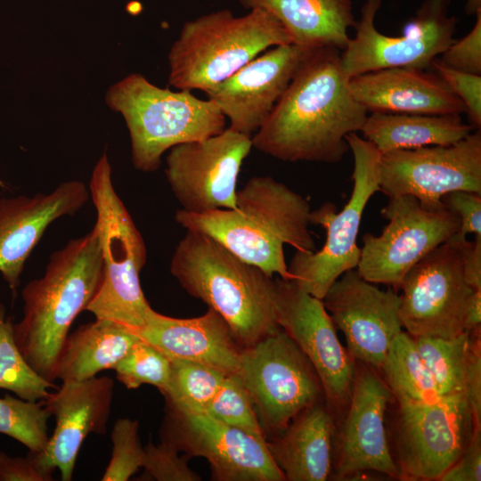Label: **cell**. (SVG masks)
<instances>
[{
  "label": "cell",
  "instance_id": "cell-1",
  "mask_svg": "<svg viewBox=\"0 0 481 481\" xmlns=\"http://www.w3.org/2000/svg\"><path fill=\"white\" fill-rule=\"evenodd\" d=\"M347 83L340 51L314 49L251 137L252 146L282 161L339 162L349 151L346 136L361 131L368 115Z\"/></svg>",
  "mask_w": 481,
  "mask_h": 481
},
{
  "label": "cell",
  "instance_id": "cell-2",
  "mask_svg": "<svg viewBox=\"0 0 481 481\" xmlns=\"http://www.w3.org/2000/svg\"><path fill=\"white\" fill-rule=\"evenodd\" d=\"M310 214V204L302 195L271 176H254L237 192L235 208L204 213L179 209L175 220L187 231L209 236L268 275L291 280L283 247L316 250L308 228Z\"/></svg>",
  "mask_w": 481,
  "mask_h": 481
},
{
  "label": "cell",
  "instance_id": "cell-3",
  "mask_svg": "<svg viewBox=\"0 0 481 481\" xmlns=\"http://www.w3.org/2000/svg\"><path fill=\"white\" fill-rule=\"evenodd\" d=\"M103 274L95 229L51 254L45 273L23 288V312L13 324L16 344L28 363L53 382L69 330L98 291Z\"/></svg>",
  "mask_w": 481,
  "mask_h": 481
},
{
  "label": "cell",
  "instance_id": "cell-4",
  "mask_svg": "<svg viewBox=\"0 0 481 481\" xmlns=\"http://www.w3.org/2000/svg\"><path fill=\"white\" fill-rule=\"evenodd\" d=\"M170 273L189 295L225 321L241 348L281 330L273 277L209 236L187 231L175 249Z\"/></svg>",
  "mask_w": 481,
  "mask_h": 481
},
{
  "label": "cell",
  "instance_id": "cell-5",
  "mask_svg": "<svg viewBox=\"0 0 481 481\" xmlns=\"http://www.w3.org/2000/svg\"><path fill=\"white\" fill-rule=\"evenodd\" d=\"M271 13L251 9L236 16L217 10L186 21L168 55V82L178 90L207 93L268 48L291 44Z\"/></svg>",
  "mask_w": 481,
  "mask_h": 481
},
{
  "label": "cell",
  "instance_id": "cell-6",
  "mask_svg": "<svg viewBox=\"0 0 481 481\" xmlns=\"http://www.w3.org/2000/svg\"><path fill=\"white\" fill-rule=\"evenodd\" d=\"M105 101L122 115L129 131L134 167L156 171L162 155L175 145L200 141L225 129V118L210 100L192 91H172L133 73L107 91Z\"/></svg>",
  "mask_w": 481,
  "mask_h": 481
},
{
  "label": "cell",
  "instance_id": "cell-7",
  "mask_svg": "<svg viewBox=\"0 0 481 481\" xmlns=\"http://www.w3.org/2000/svg\"><path fill=\"white\" fill-rule=\"evenodd\" d=\"M89 194L96 210L94 228L101 247L103 274L86 311L97 319L112 321L135 331L143 327L152 310L140 281L147 251L140 232L114 189L106 153L94 167Z\"/></svg>",
  "mask_w": 481,
  "mask_h": 481
},
{
  "label": "cell",
  "instance_id": "cell-8",
  "mask_svg": "<svg viewBox=\"0 0 481 481\" xmlns=\"http://www.w3.org/2000/svg\"><path fill=\"white\" fill-rule=\"evenodd\" d=\"M346 140L354 158L350 200L338 213L331 203L311 211L310 224L326 230L325 243L314 252L296 250L288 266L291 280L320 299L344 273L356 269L361 257L356 240L362 216L370 199L380 190L381 153L356 133L347 135Z\"/></svg>",
  "mask_w": 481,
  "mask_h": 481
},
{
  "label": "cell",
  "instance_id": "cell-9",
  "mask_svg": "<svg viewBox=\"0 0 481 481\" xmlns=\"http://www.w3.org/2000/svg\"><path fill=\"white\" fill-rule=\"evenodd\" d=\"M234 375L247 391L266 437L282 432L324 396L312 363L281 329L242 348Z\"/></svg>",
  "mask_w": 481,
  "mask_h": 481
},
{
  "label": "cell",
  "instance_id": "cell-10",
  "mask_svg": "<svg viewBox=\"0 0 481 481\" xmlns=\"http://www.w3.org/2000/svg\"><path fill=\"white\" fill-rule=\"evenodd\" d=\"M381 2L365 1L355 25V35L340 51L346 79L387 68L425 69L454 41L457 19L448 14L451 0H425L399 37L384 35L375 28Z\"/></svg>",
  "mask_w": 481,
  "mask_h": 481
},
{
  "label": "cell",
  "instance_id": "cell-11",
  "mask_svg": "<svg viewBox=\"0 0 481 481\" xmlns=\"http://www.w3.org/2000/svg\"><path fill=\"white\" fill-rule=\"evenodd\" d=\"M380 213L388 224L378 236L363 235L356 270L364 280L395 289L413 265L461 226L459 216L444 204L426 206L411 195L389 198Z\"/></svg>",
  "mask_w": 481,
  "mask_h": 481
},
{
  "label": "cell",
  "instance_id": "cell-12",
  "mask_svg": "<svg viewBox=\"0 0 481 481\" xmlns=\"http://www.w3.org/2000/svg\"><path fill=\"white\" fill-rule=\"evenodd\" d=\"M459 232L420 259L404 276L399 318L412 337L450 338L464 330L468 302L474 292L465 279Z\"/></svg>",
  "mask_w": 481,
  "mask_h": 481
},
{
  "label": "cell",
  "instance_id": "cell-13",
  "mask_svg": "<svg viewBox=\"0 0 481 481\" xmlns=\"http://www.w3.org/2000/svg\"><path fill=\"white\" fill-rule=\"evenodd\" d=\"M475 426L464 393L399 406L395 439L400 479L438 480L464 452Z\"/></svg>",
  "mask_w": 481,
  "mask_h": 481
},
{
  "label": "cell",
  "instance_id": "cell-14",
  "mask_svg": "<svg viewBox=\"0 0 481 481\" xmlns=\"http://www.w3.org/2000/svg\"><path fill=\"white\" fill-rule=\"evenodd\" d=\"M160 437L180 452L202 457L216 481H285L261 440L208 412H188L166 405Z\"/></svg>",
  "mask_w": 481,
  "mask_h": 481
},
{
  "label": "cell",
  "instance_id": "cell-15",
  "mask_svg": "<svg viewBox=\"0 0 481 481\" xmlns=\"http://www.w3.org/2000/svg\"><path fill=\"white\" fill-rule=\"evenodd\" d=\"M379 188L388 198L411 195L430 207L455 191L481 194L480 130L450 145L381 154Z\"/></svg>",
  "mask_w": 481,
  "mask_h": 481
},
{
  "label": "cell",
  "instance_id": "cell-16",
  "mask_svg": "<svg viewBox=\"0 0 481 481\" xmlns=\"http://www.w3.org/2000/svg\"><path fill=\"white\" fill-rule=\"evenodd\" d=\"M252 147L251 136L228 127L171 148L165 173L182 209L204 213L235 208L238 175Z\"/></svg>",
  "mask_w": 481,
  "mask_h": 481
},
{
  "label": "cell",
  "instance_id": "cell-17",
  "mask_svg": "<svg viewBox=\"0 0 481 481\" xmlns=\"http://www.w3.org/2000/svg\"><path fill=\"white\" fill-rule=\"evenodd\" d=\"M274 281L275 314L280 328L297 344L314 368L333 411L347 406L355 360L340 343L322 299L303 290L293 280Z\"/></svg>",
  "mask_w": 481,
  "mask_h": 481
},
{
  "label": "cell",
  "instance_id": "cell-18",
  "mask_svg": "<svg viewBox=\"0 0 481 481\" xmlns=\"http://www.w3.org/2000/svg\"><path fill=\"white\" fill-rule=\"evenodd\" d=\"M322 301L344 333L351 356L380 370L393 339L403 331L400 296L379 289L352 269L333 282Z\"/></svg>",
  "mask_w": 481,
  "mask_h": 481
},
{
  "label": "cell",
  "instance_id": "cell-19",
  "mask_svg": "<svg viewBox=\"0 0 481 481\" xmlns=\"http://www.w3.org/2000/svg\"><path fill=\"white\" fill-rule=\"evenodd\" d=\"M314 49L293 43L272 47L207 92V99L228 118L229 128L251 136Z\"/></svg>",
  "mask_w": 481,
  "mask_h": 481
},
{
  "label": "cell",
  "instance_id": "cell-20",
  "mask_svg": "<svg viewBox=\"0 0 481 481\" xmlns=\"http://www.w3.org/2000/svg\"><path fill=\"white\" fill-rule=\"evenodd\" d=\"M374 370L363 363L355 366L348 409L338 438L336 479L366 471L400 479L385 427L391 392Z\"/></svg>",
  "mask_w": 481,
  "mask_h": 481
},
{
  "label": "cell",
  "instance_id": "cell-21",
  "mask_svg": "<svg viewBox=\"0 0 481 481\" xmlns=\"http://www.w3.org/2000/svg\"><path fill=\"white\" fill-rule=\"evenodd\" d=\"M89 198L84 183H60L49 193L0 197V274L12 293L25 264L49 225L73 216Z\"/></svg>",
  "mask_w": 481,
  "mask_h": 481
},
{
  "label": "cell",
  "instance_id": "cell-22",
  "mask_svg": "<svg viewBox=\"0 0 481 481\" xmlns=\"http://www.w3.org/2000/svg\"><path fill=\"white\" fill-rule=\"evenodd\" d=\"M113 388V379L106 376L65 380L44 401L56 426L45 449L38 454L47 466L59 469L62 481L72 479L86 437L91 433H106Z\"/></svg>",
  "mask_w": 481,
  "mask_h": 481
},
{
  "label": "cell",
  "instance_id": "cell-23",
  "mask_svg": "<svg viewBox=\"0 0 481 481\" xmlns=\"http://www.w3.org/2000/svg\"><path fill=\"white\" fill-rule=\"evenodd\" d=\"M169 360H186L234 375L241 347L228 324L214 310L194 318H175L153 309L141 329L132 331Z\"/></svg>",
  "mask_w": 481,
  "mask_h": 481
},
{
  "label": "cell",
  "instance_id": "cell-24",
  "mask_svg": "<svg viewBox=\"0 0 481 481\" xmlns=\"http://www.w3.org/2000/svg\"><path fill=\"white\" fill-rule=\"evenodd\" d=\"M348 89L367 112L466 113L462 102L436 74L416 68H387L348 79Z\"/></svg>",
  "mask_w": 481,
  "mask_h": 481
},
{
  "label": "cell",
  "instance_id": "cell-25",
  "mask_svg": "<svg viewBox=\"0 0 481 481\" xmlns=\"http://www.w3.org/2000/svg\"><path fill=\"white\" fill-rule=\"evenodd\" d=\"M334 436L333 412L319 402L267 438L266 446L285 480L324 481L332 471Z\"/></svg>",
  "mask_w": 481,
  "mask_h": 481
},
{
  "label": "cell",
  "instance_id": "cell-26",
  "mask_svg": "<svg viewBox=\"0 0 481 481\" xmlns=\"http://www.w3.org/2000/svg\"><path fill=\"white\" fill-rule=\"evenodd\" d=\"M248 10L262 9L283 26L292 43L342 51L355 27L352 0H239Z\"/></svg>",
  "mask_w": 481,
  "mask_h": 481
},
{
  "label": "cell",
  "instance_id": "cell-27",
  "mask_svg": "<svg viewBox=\"0 0 481 481\" xmlns=\"http://www.w3.org/2000/svg\"><path fill=\"white\" fill-rule=\"evenodd\" d=\"M475 128L461 114H400L371 112L361 129L363 138L385 154L432 145H450Z\"/></svg>",
  "mask_w": 481,
  "mask_h": 481
},
{
  "label": "cell",
  "instance_id": "cell-28",
  "mask_svg": "<svg viewBox=\"0 0 481 481\" xmlns=\"http://www.w3.org/2000/svg\"><path fill=\"white\" fill-rule=\"evenodd\" d=\"M138 339L129 329L96 318L68 335L57 360L54 379L85 380L113 369Z\"/></svg>",
  "mask_w": 481,
  "mask_h": 481
},
{
  "label": "cell",
  "instance_id": "cell-29",
  "mask_svg": "<svg viewBox=\"0 0 481 481\" xmlns=\"http://www.w3.org/2000/svg\"><path fill=\"white\" fill-rule=\"evenodd\" d=\"M380 370L399 406L428 403L441 396L414 338L407 332L402 331L393 339Z\"/></svg>",
  "mask_w": 481,
  "mask_h": 481
},
{
  "label": "cell",
  "instance_id": "cell-30",
  "mask_svg": "<svg viewBox=\"0 0 481 481\" xmlns=\"http://www.w3.org/2000/svg\"><path fill=\"white\" fill-rule=\"evenodd\" d=\"M413 338L440 395L464 393L471 333L464 331L450 338Z\"/></svg>",
  "mask_w": 481,
  "mask_h": 481
},
{
  "label": "cell",
  "instance_id": "cell-31",
  "mask_svg": "<svg viewBox=\"0 0 481 481\" xmlns=\"http://www.w3.org/2000/svg\"><path fill=\"white\" fill-rule=\"evenodd\" d=\"M170 362L168 385L162 393L166 405L183 412H206L226 376L198 363Z\"/></svg>",
  "mask_w": 481,
  "mask_h": 481
},
{
  "label": "cell",
  "instance_id": "cell-32",
  "mask_svg": "<svg viewBox=\"0 0 481 481\" xmlns=\"http://www.w3.org/2000/svg\"><path fill=\"white\" fill-rule=\"evenodd\" d=\"M57 387L28 363L16 344L12 320L6 316L5 306L0 303V388L37 402L45 401L50 389Z\"/></svg>",
  "mask_w": 481,
  "mask_h": 481
},
{
  "label": "cell",
  "instance_id": "cell-33",
  "mask_svg": "<svg viewBox=\"0 0 481 481\" xmlns=\"http://www.w3.org/2000/svg\"><path fill=\"white\" fill-rule=\"evenodd\" d=\"M51 413L44 401H28L5 395L0 397V434L25 445L29 451L43 452L49 441Z\"/></svg>",
  "mask_w": 481,
  "mask_h": 481
},
{
  "label": "cell",
  "instance_id": "cell-34",
  "mask_svg": "<svg viewBox=\"0 0 481 481\" xmlns=\"http://www.w3.org/2000/svg\"><path fill=\"white\" fill-rule=\"evenodd\" d=\"M112 370L116 378L128 389L151 385L162 394L168 385L171 362L159 350L139 338Z\"/></svg>",
  "mask_w": 481,
  "mask_h": 481
},
{
  "label": "cell",
  "instance_id": "cell-35",
  "mask_svg": "<svg viewBox=\"0 0 481 481\" xmlns=\"http://www.w3.org/2000/svg\"><path fill=\"white\" fill-rule=\"evenodd\" d=\"M206 412L227 425L266 440L253 404L235 375L224 378Z\"/></svg>",
  "mask_w": 481,
  "mask_h": 481
},
{
  "label": "cell",
  "instance_id": "cell-36",
  "mask_svg": "<svg viewBox=\"0 0 481 481\" xmlns=\"http://www.w3.org/2000/svg\"><path fill=\"white\" fill-rule=\"evenodd\" d=\"M110 439L111 458L102 480L127 481L143 466L145 458L139 436V421L128 418L117 420Z\"/></svg>",
  "mask_w": 481,
  "mask_h": 481
},
{
  "label": "cell",
  "instance_id": "cell-37",
  "mask_svg": "<svg viewBox=\"0 0 481 481\" xmlns=\"http://www.w3.org/2000/svg\"><path fill=\"white\" fill-rule=\"evenodd\" d=\"M143 468L145 475L157 481H200V477L188 466L189 456L179 455L171 444L162 441L155 445L149 443L145 447Z\"/></svg>",
  "mask_w": 481,
  "mask_h": 481
},
{
  "label": "cell",
  "instance_id": "cell-38",
  "mask_svg": "<svg viewBox=\"0 0 481 481\" xmlns=\"http://www.w3.org/2000/svg\"><path fill=\"white\" fill-rule=\"evenodd\" d=\"M431 66L466 108L470 125L481 128V75L453 69L435 59Z\"/></svg>",
  "mask_w": 481,
  "mask_h": 481
},
{
  "label": "cell",
  "instance_id": "cell-39",
  "mask_svg": "<svg viewBox=\"0 0 481 481\" xmlns=\"http://www.w3.org/2000/svg\"><path fill=\"white\" fill-rule=\"evenodd\" d=\"M476 16L472 29L453 41L438 60L453 69L481 75V11Z\"/></svg>",
  "mask_w": 481,
  "mask_h": 481
},
{
  "label": "cell",
  "instance_id": "cell-40",
  "mask_svg": "<svg viewBox=\"0 0 481 481\" xmlns=\"http://www.w3.org/2000/svg\"><path fill=\"white\" fill-rule=\"evenodd\" d=\"M54 469L40 459L38 452L12 457L0 451V481H52Z\"/></svg>",
  "mask_w": 481,
  "mask_h": 481
},
{
  "label": "cell",
  "instance_id": "cell-41",
  "mask_svg": "<svg viewBox=\"0 0 481 481\" xmlns=\"http://www.w3.org/2000/svg\"><path fill=\"white\" fill-rule=\"evenodd\" d=\"M444 205L460 218L459 233L481 236V194L469 191H455L444 195Z\"/></svg>",
  "mask_w": 481,
  "mask_h": 481
},
{
  "label": "cell",
  "instance_id": "cell-42",
  "mask_svg": "<svg viewBox=\"0 0 481 481\" xmlns=\"http://www.w3.org/2000/svg\"><path fill=\"white\" fill-rule=\"evenodd\" d=\"M440 481L481 480V427L475 426L461 456L440 477Z\"/></svg>",
  "mask_w": 481,
  "mask_h": 481
},
{
  "label": "cell",
  "instance_id": "cell-43",
  "mask_svg": "<svg viewBox=\"0 0 481 481\" xmlns=\"http://www.w3.org/2000/svg\"><path fill=\"white\" fill-rule=\"evenodd\" d=\"M464 395L475 425L481 427V347L478 335L471 338L465 378Z\"/></svg>",
  "mask_w": 481,
  "mask_h": 481
},
{
  "label": "cell",
  "instance_id": "cell-44",
  "mask_svg": "<svg viewBox=\"0 0 481 481\" xmlns=\"http://www.w3.org/2000/svg\"><path fill=\"white\" fill-rule=\"evenodd\" d=\"M465 279L474 289H481V236L473 241L464 240L462 249Z\"/></svg>",
  "mask_w": 481,
  "mask_h": 481
},
{
  "label": "cell",
  "instance_id": "cell-45",
  "mask_svg": "<svg viewBox=\"0 0 481 481\" xmlns=\"http://www.w3.org/2000/svg\"><path fill=\"white\" fill-rule=\"evenodd\" d=\"M481 324V289L472 293L465 312L464 330L468 332L479 330Z\"/></svg>",
  "mask_w": 481,
  "mask_h": 481
},
{
  "label": "cell",
  "instance_id": "cell-46",
  "mask_svg": "<svg viewBox=\"0 0 481 481\" xmlns=\"http://www.w3.org/2000/svg\"><path fill=\"white\" fill-rule=\"evenodd\" d=\"M465 11L468 14H475L481 11V0H467Z\"/></svg>",
  "mask_w": 481,
  "mask_h": 481
},
{
  "label": "cell",
  "instance_id": "cell-47",
  "mask_svg": "<svg viewBox=\"0 0 481 481\" xmlns=\"http://www.w3.org/2000/svg\"><path fill=\"white\" fill-rule=\"evenodd\" d=\"M0 187H5V184L3 182V180L1 179V177H0Z\"/></svg>",
  "mask_w": 481,
  "mask_h": 481
}]
</instances>
